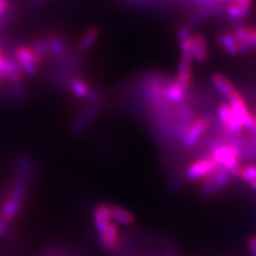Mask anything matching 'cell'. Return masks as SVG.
<instances>
[{"label": "cell", "mask_w": 256, "mask_h": 256, "mask_svg": "<svg viewBox=\"0 0 256 256\" xmlns=\"http://www.w3.org/2000/svg\"><path fill=\"white\" fill-rule=\"evenodd\" d=\"M14 59L18 63L22 73L34 75L38 72V64L42 63L44 57L31 46H18L14 52Z\"/></svg>", "instance_id": "1"}, {"label": "cell", "mask_w": 256, "mask_h": 256, "mask_svg": "<svg viewBox=\"0 0 256 256\" xmlns=\"http://www.w3.org/2000/svg\"><path fill=\"white\" fill-rule=\"evenodd\" d=\"M210 126V121L206 116H200L191 122L187 130L182 139V146L185 148H194L198 142L201 140L203 134L208 130Z\"/></svg>", "instance_id": "2"}, {"label": "cell", "mask_w": 256, "mask_h": 256, "mask_svg": "<svg viewBox=\"0 0 256 256\" xmlns=\"http://www.w3.org/2000/svg\"><path fill=\"white\" fill-rule=\"evenodd\" d=\"M217 166L218 164L214 162V159L212 156L207 155L201 157L188 166L186 176L189 180H203L207 175H210L217 168Z\"/></svg>", "instance_id": "3"}, {"label": "cell", "mask_w": 256, "mask_h": 256, "mask_svg": "<svg viewBox=\"0 0 256 256\" xmlns=\"http://www.w3.org/2000/svg\"><path fill=\"white\" fill-rule=\"evenodd\" d=\"M233 34L238 43L239 52H248L256 46V30L238 25Z\"/></svg>", "instance_id": "4"}, {"label": "cell", "mask_w": 256, "mask_h": 256, "mask_svg": "<svg viewBox=\"0 0 256 256\" xmlns=\"http://www.w3.org/2000/svg\"><path fill=\"white\" fill-rule=\"evenodd\" d=\"M188 93V88L182 84L178 79L169 80V82L164 88V95L166 100L170 104H176L180 105L182 104L186 100V96Z\"/></svg>", "instance_id": "5"}, {"label": "cell", "mask_w": 256, "mask_h": 256, "mask_svg": "<svg viewBox=\"0 0 256 256\" xmlns=\"http://www.w3.org/2000/svg\"><path fill=\"white\" fill-rule=\"evenodd\" d=\"M100 246L110 252H114L120 248L118 228L114 223H109L107 228L100 234Z\"/></svg>", "instance_id": "6"}, {"label": "cell", "mask_w": 256, "mask_h": 256, "mask_svg": "<svg viewBox=\"0 0 256 256\" xmlns=\"http://www.w3.org/2000/svg\"><path fill=\"white\" fill-rule=\"evenodd\" d=\"M94 223L95 228L100 234L107 228L111 220V210L109 204H98L94 208Z\"/></svg>", "instance_id": "7"}, {"label": "cell", "mask_w": 256, "mask_h": 256, "mask_svg": "<svg viewBox=\"0 0 256 256\" xmlns=\"http://www.w3.org/2000/svg\"><path fill=\"white\" fill-rule=\"evenodd\" d=\"M228 100V105L232 111H233V114L242 122V125H244V118L248 116V114H250V111L248 109L242 94L236 91L234 94H232Z\"/></svg>", "instance_id": "8"}, {"label": "cell", "mask_w": 256, "mask_h": 256, "mask_svg": "<svg viewBox=\"0 0 256 256\" xmlns=\"http://www.w3.org/2000/svg\"><path fill=\"white\" fill-rule=\"evenodd\" d=\"M48 45H50V56L56 59H63L68 54V46L64 38L59 34H52L47 38Z\"/></svg>", "instance_id": "9"}, {"label": "cell", "mask_w": 256, "mask_h": 256, "mask_svg": "<svg viewBox=\"0 0 256 256\" xmlns=\"http://www.w3.org/2000/svg\"><path fill=\"white\" fill-rule=\"evenodd\" d=\"M192 42V59L196 62H205L207 59V44L203 36L196 34L191 38Z\"/></svg>", "instance_id": "10"}, {"label": "cell", "mask_w": 256, "mask_h": 256, "mask_svg": "<svg viewBox=\"0 0 256 256\" xmlns=\"http://www.w3.org/2000/svg\"><path fill=\"white\" fill-rule=\"evenodd\" d=\"M212 82L217 91L226 98H228L232 94H234L237 91L233 84L226 76L221 74H214L212 78Z\"/></svg>", "instance_id": "11"}, {"label": "cell", "mask_w": 256, "mask_h": 256, "mask_svg": "<svg viewBox=\"0 0 256 256\" xmlns=\"http://www.w3.org/2000/svg\"><path fill=\"white\" fill-rule=\"evenodd\" d=\"M70 89L77 98L86 100L89 96L92 88L89 86L86 80L82 77H74L70 82Z\"/></svg>", "instance_id": "12"}, {"label": "cell", "mask_w": 256, "mask_h": 256, "mask_svg": "<svg viewBox=\"0 0 256 256\" xmlns=\"http://www.w3.org/2000/svg\"><path fill=\"white\" fill-rule=\"evenodd\" d=\"M111 210V219H114L120 224L123 226H132L134 222V217L132 212L126 210L125 208H122L116 205H110Z\"/></svg>", "instance_id": "13"}, {"label": "cell", "mask_w": 256, "mask_h": 256, "mask_svg": "<svg viewBox=\"0 0 256 256\" xmlns=\"http://www.w3.org/2000/svg\"><path fill=\"white\" fill-rule=\"evenodd\" d=\"M176 79H178L182 84L189 88L191 79H192V66H191L190 59L182 57V60L178 66V77H176Z\"/></svg>", "instance_id": "14"}, {"label": "cell", "mask_w": 256, "mask_h": 256, "mask_svg": "<svg viewBox=\"0 0 256 256\" xmlns=\"http://www.w3.org/2000/svg\"><path fill=\"white\" fill-rule=\"evenodd\" d=\"M100 36V30L98 28H91L86 32V34L80 40L79 43V52L84 54L89 50H91L92 46L98 41Z\"/></svg>", "instance_id": "15"}, {"label": "cell", "mask_w": 256, "mask_h": 256, "mask_svg": "<svg viewBox=\"0 0 256 256\" xmlns=\"http://www.w3.org/2000/svg\"><path fill=\"white\" fill-rule=\"evenodd\" d=\"M217 116L220 122L221 128L226 132H230V121H232V110L228 104L221 102L217 109Z\"/></svg>", "instance_id": "16"}, {"label": "cell", "mask_w": 256, "mask_h": 256, "mask_svg": "<svg viewBox=\"0 0 256 256\" xmlns=\"http://www.w3.org/2000/svg\"><path fill=\"white\" fill-rule=\"evenodd\" d=\"M218 41L228 54L236 56L239 54V46L233 34H220Z\"/></svg>", "instance_id": "17"}, {"label": "cell", "mask_w": 256, "mask_h": 256, "mask_svg": "<svg viewBox=\"0 0 256 256\" xmlns=\"http://www.w3.org/2000/svg\"><path fill=\"white\" fill-rule=\"evenodd\" d=\"M249 10L250 9H248V8L238 6L236 4H232L228 6L226 12L232 18H242L249 14Z\"/></svg>", "instance_id": "18"}, {"label": "cell", "mask_w": 256, "mask_h": 256, "mask_svg": "<svg viewBox=\"0 0 256 256\" xmlns=\"http://www.w3.org/2000/svg\"><path fill=\"white\" fill-rule=\"evenodd\" d=\"M239 178L246 182H251L252 180H256V164H251L242 166Z\"/></svg>", "instance_id": "19"}, {"label": "cell", "mask_w": 256, "mask_h": 256, "mask_svg": "<svg viewBox=\"0 0 256 256\" xmlns=\"http://www.w3.org/2000/svg\"><path fill=\"white\" fill-rule=\"evenodd\" d=\"M11 9L10 0H0V18H6Z\"/></svg>", "instance_id": "20"}, {"label": "cell", "mask_w": 256, "mask_h": 256, "mask_svg": "<svg viewBox=\"0 0 256 256\" xmlns=\"http://www.w3.org/2000/svg\"><path fill=\"white\" fill-rule=\"evenodd\" d=\"M248 246H249V250L252 256H256V237L251 236L248 239Z\"/></svg>", "instance_id": "21"}, {"label": "cell", "mask_w": 256, "mask_h": 256, "mask_svg": "<svg viewBox=\"0 0 256 256\" xmlns=\"http://www.w3.org/2000/svg\"><path fill=\"white\" fill-rule=\"evenodd\" d=\"M234 4H236L238 6H244V8H248V9H250V6L252 4V0H234Z\"/></svg>", "instance_id": "22"}, {"label": "cell", "mask_w": 256, "mask_h": 256, "mask_svg": "<svg viewBox=\"0 0 256 256\" xmlns=\"http://www.w3.org/2000/svg\"><path fill=\"white\" fill-rule=\"evenodd\" d=\"M6 228V223H4L2 220H0V235L4 233Z\"/></svg>", "instance_id": "23"}, {"label": "cell", "mask_w": 256, "mask_h": 256, "mask_svg": "<svg viewBox=\"0 0 256 256\" xmlns=\"http://www.w3.org/2000/svg\"><path fill=\"white\" fill-rule=\"evenodd\" d=\"M4 59H6V57L2 54V52H0V70H2V66H4Z\"/></svg>", "instance_id": "24"}, {"label": "cell", "mask_w": 256, "mask_h": 256, "mask_svg": "<svg viewBox=\"0 0 256 256\" xmlns=\"http://www.w3.org/2000/svg\"><path fill=\"white\" fill-rule=\"evenodd\" d=\"M250 184V187L254 190V191H256V180H252L251 182H249Z\"/></svg>", "instance_id": "25"}]
</instances>
